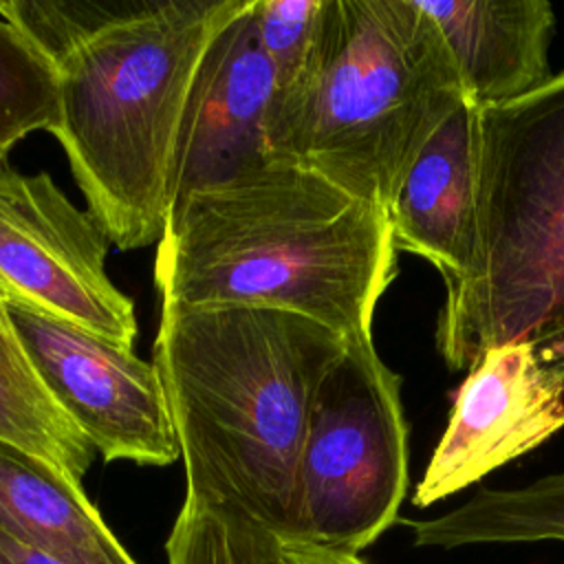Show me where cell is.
Returning a JSON list of instances; mask_svg holds the SVG:
<instances>
[{
  "label": "cell",
  "instance_id": "cell-11",
  "mask_svg": "<svg viewBox=\"0 0 564 564\" xmlns=\"http://www.w3.org/2000/svg\"><path fill=\"white\" fill-rule=\"evenodd\" d=\"M478 106L467 97L427 139L388 209L394 247L436 267L445 291L467 280L476 253Z\"/></svg>",
  "mask_w": 564,
  "mask_h": 564
},
{
  "label": "cell",
  "instance_id": "cell-14",
  "mask_svg": "<svg viewBox=\"0 0 564 564\" xmlns=\"http://www.w3.org/2000/svg\"><path fill=\"white\" fill-rule=\"evenodd\" d=\"M419 549L564 542V471L511 489L480 487L463 505L412 522Z\"/></svg>",
  "mask_w": 564,
  "mask_h": 564
},
{
  "label": "cell",
  "instance_id": "cell-19",
  "mask_svg": "<svg viewBox=\"0 0 564 564\" xmlns=\"http://www.w3.org/2000/svg\"><path fill=\"white\" fill-rule=\"evenodd\" d=\"M282 553L286 564H372L355 553L330 551L304 542H282Z\"/></svg>",
  "mask_w": 564,
  "mask_h": 564
},
{
  "label": "cell",
  "instance_id": "cell-18",
  "mask_svg": "<svg viewBox=\"0 0 564 564\" xmlns=\"http://www.w3.org/2000/svg\"><path fill=\"white\" fill-rule=\"evenodd\" d=\"M253 24L271 64L275 93L291 88L315 53L324 0H253Z\"/></svg>",
  "mask_w": 564,
  "mask_h": 564
},
{
  "label": "cell",
  "instance_id": "cell-6",
  "mask_svg": "<svg viewBox=\"0 0 564 564\" xmlns=\"http://www.w3.org/2000/svg\"><path fill=\"white\" fill-rule=\"evenodd\" d=\"M408 456L401 377L372 337L350 339L315 390L282 542L359 555L399 516Z\"/></svg>",
  "mask_w": 564,
  "mask_h": 564
},
{
  "label": "cell",
  "instance_id": "cell-12",
  "mask_svg": "<svg viewBox=\"0 0 564 564\" xmlns=\"http://www.w3.org/2000/svg\"><path fill=\"white\" fill-rule=\"evenodd\" d=\"M454 57L465 97L478 108L516 101L553 75L549 0H419Z\"/></svg>",
  "mask_w": 564,
  "mask_h": 564
},
{
  "label": "cell",
  "instance_id": "cell-7",
  "mask_svg": "<svg viewBox=\"0 0 564 564\" xmlns=\"http://www.w3.org/2000/svg\"><path fill=\"white\" fill-rule=\"evenodd\" d=\"M2 302L46 392L106 463L165 467L181 458L154 364L33 304Z\"/></svg>",
  "mask_w": 564,
  "mask_h": 564
},
{
  "label": "cell",
  "instance_id": "cell-5",
  "mask_svg": "<svg viewBox=\"0 0 564 564\" xmlns=\"http://www.w3.org/2000/svg\"><path fill=\"white\" fill-rule=\"evenodd\" d=\"M527 344L564 381V70L478 108L476 253L449 289L436 346L452 370Z\"/></svg>",
  "mask_w": 564,
  "mask_h": 564
},
{
  "label": "cell",
  "instance_id": "cell-13",
  "mask_svg": "<svg viewBox=\"0 0 564 564\" xmlns=\"http://www.w3.org/2000/svg\"><path fill=\"white\" fill-rule=\"evenodd\" d=\"M0 533L66 564H137L82 482L2 438Z\"/></svg>",
  "mask_w": 564,
  "mask_h": 564
},
{
  "label": "cell",
  "instance_id": "cell-9",
  "mask_svg": "<svg viewBox=\"0 0 564 564\" xmlns=\"http://www.w3.org/2000/svg\"><path fill=\"white\" fill-rule=\"evenodd\" d=\"M564 427V381L531 346L489 348L460 383L412 502L432 507L546 443Z\"/></svg>",
  "mask_w": 564,
  "mask_h": 564
},
{
  "label": "cell",
  "instance_id": "cell-8",
  "mask_svg": "<svg viewBox=\"0 0 564 564\" xmlns=\"http://www.w3.org/2000/svg\"><path fill=\"white\" fill-rule=\"evenodd\" d=\"M108 245L51 174L0 161V295L134 348V304L106 273Z\"/></svg>",
  "mask_w": 564,
  "mask_h": 564
},
{
  "label": "cell",
  "instance_id": "cell-15",
  "mask_svg": "<svg viewBox=\"0 0 564 564\" xmlns=\"http://www.w3.org/2000/svg\"><path fill=\"white\" fill-rule=\"evenodd\" d=\"M0 438L82 482L95 449L35 375L0 297Z\"/></svg>",
  "mask_w": 564,
  "mask_h": 564
},
{
  "label": "cell",
  "instance_id": "cell-2",
  "mask_svg": "<svg viewBox=\"0 0 564 564\" xmlns=\"http://www.w3.org/2000/svg\"><path fill=\"white\" fill-rule=\"evenodd\" d=\"M394 275L386 212L280 159L185 196L154 258L161 304L282 308L348 341L372 337Z\"/></svg>",
  "mask_w": 564,
  "mask_h": 564
},
{
  "label": "cell",
  "instance_id": "cell-10",
  "mask_svg": "<svg viewBox=\"0 0 564 564\" xmlns=\"http://www.w3.org/2000/svg\"><path fill=\"white\" fill-rule=\"evenodd\" d=\"M251 7L253 0L214 35L196 68L176 143L172 209L192 192L234 181L271 159L267 117L275 79Z\"/></svg>",
  "mask_w": 564,
  "mask_h": 564
},
{
  "label": "cell",
  "instance_id": "cell-16",
  "mask_svg": "<svg viewBox=\"0 0 564 564\" xmlns=\"http://www.w3.org/2000/svg\"><path fill=\"white\" fill-rule=\"evenodd\" d=\"M167 564H286L282 540L236 507L187 496L165 542Z\"/></svg>",
  "mask_w": 564,
  "mask_h": 564
},
{
  "label": "cell",
  "instance_id": "cell-20",
  "mask_svg": "<svg viewBox=\"0 0 564 564\" xmlns=\"http://www.w3.org/2000/svg\"><path fill=\"white\" fill-rule=\"evenodd\" d=\"M0 564H66V562L0 533Z\"/></svg>",
  "mask_w": 564,
  "mask_h": 564
},
{
  "label": "cell",
  "instance_id": "cell-1",
  "mask_svg": "<svg viewBox=\"0 0 564 564\" xmlns=\"http://www.w3.org/2000/svg\"><path fill=\"white\" fill-rule=\"evenodd\" d=\"M249 0H4L9 20L55 68L66 152L108 240L159 245L172 212L178 132L214 35Z\"/></svg>",
  "mask_w": 564,
  "mask_h": 564
},
{
  "label": "cell",
  "instance_id": "cell-4",
  "mask_svg": "<svg viewBox=\"0 0 564 564\" xmlns=\"http://www.w3.org/2000/svg\"><path fill=\"white\" fill-rule=\"evenodd\" d=\"M463 99L454 57L419 0H324L311 64L273 95L267 152L388 216L405 172Z\"/></svg>",
  "mask_w": 564,
  "mask_h": 564
},
{
  "label": "cell",
  "instance_id": "cell-3",
  "mask_svg": "<svg viewBox=\"0 0 564 564\" xmlns=\"http://www.w3.org/2000/svg\"><path fill=\"white\" fill-rule=\"evenodd\" d=\"M346 344L282 308L161 304L152 364L185 494L236 507L286 540L311 403Z\"/></svg>",
  "mask_w": 564,
  "mask_h": 564
},
{
  "label": "cell",
  "instance_id": "cell-17",
  "mask_svg": "<svg viewBox=\"0 0 564 564\" xmlns=\"http://www.w3.org/2000/svg\"><path fill=\"white\" fill-rule=\"evenodd\" d=\"M59 115L53 64L0 15V161L31 132H53Z\"/></svg>",
  "mask_w": 564,
  "mask_h": 564
}]
</instances>
